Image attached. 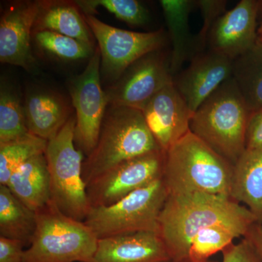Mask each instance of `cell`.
I'll return each mask as SVG.
<instances>
[{
  "mask_svg": "<svg viewBox=\"0 0 262 262\" xmlns=\"http://www.w3.org/2000/svg\"><path fill=\"white\" fill-rule=\"evenodd\" d=\"M257 222L246 206L229 196L202 192L168 194L160 213L159 233L172 261L188 259L191 244L201 231L222 226L244 237Z\"/></svg>",
  "mask_w": 262,
  "mask_h": 262,
  "instance_id": "1",
  "label": "cell"
},
{
  "mask_svg": "<svg viewBox=\"0 0 262 262\" xmlns=\"http://www.w3.org/2000/svg\"><path fill=\"white\" fill-rule=\"evenodd\" d=\"M233 170V164L190 130L165 152L163 180L168 194L202 192L230 198Z\"/></svg>",
  "mask_w": 262,
  "mask_h": 262,
  "instance_id": "2",
  "label": "cell"
},
{
  "mask_svg": "<svg viewBox=\"0 0 262 262\" xmlns=\"http://www.w3.org/2000/svg\"><path fill=\"white\" fill-rule=\"evenodd\" d=\"M250 115L235 81L231 77L194 112L190 130L234 165L246 149Z\"/></svg>",
  "mask_w": 262,
  "mask_h": 262,
  "instance_id": "3",
  "label": "cell"
},
{
  "mask_svg": "<svg viewBox=\"0 0 262 262\" xmlns=\"http://www.w3.org/2000/svg\"><path fill=\"white\" fill-rule=\"evenodd\" d=\"M162 150L149 130L142 112L110 106L103 118L99 138L82 165L86 185L119 164Z\"/></svg>",
  "mask_w": 262,
  "mask_h": 262,
  "instance_id": "4",
  "label": "cell"
},
{
  "mask_svg": "<svg viewBox=\"0 0 262 262\" xmlns=\"http://www.w3.org/2000/svg\"><path fill=\"white\" fill-rule=\"evenodd\" d=\"M37 227L22 262H87L98 237L84 222L67 216L50 201L36 212Z\"/></svg>",
  "mask_w": 262,
  "mask_h": 262,
  "instance_id": "5",
  "label": "cell"
},
{
  "mask_svg": "<svg viewBox=\"0 0 262 262\" xmlns=\"http://www.w3.org/2000/svg\"><path fill=\"white\" fill-rule=\"evenodd\" d=\"M76 117L48 141L46 156L51 182V201L67 216L84 222L91 207L82 176L83 153L75 143Z\"/></svg>",
  "mask_w": 262,
  "mask_h": 262,
  "instance_id": "6",
  "label": "cell"
},
{
  "mask_svg": "<svg viewBox=\"0 0 262 262\" xmlns=\"http://www.w3.org/2000/svg\"><path fill=\"white\" fill-rule=\"evenodd\" d=\"M168 195L163 178L159 179L113 205L91 208L84 222L98 239L159 232L160 215Z\"/></svg>",
  "mask_w": 262,
  "mask_h": 262,
  "instance_id": "7",
  "label": "cell"
},
{
  "mask_svg": "<svg viewBox=\"0 0 262 262\" xmlns=\"http://www.w3.org/2000/svg\"><path fill=\"white\" fill-rule=\"evenodd\" d=\"M101 52V74L118 80L133 63L141 58L160 51L166 44L163 29L136 32L116 28L103 23L94 15L84 16Z\"/></svg>",
  "mask_w": 262,
  "mask_h": 262,
  "instance_id": "8",
  "label": "cell"
},
{
  "mask_svg": "<svg viewBox=\"0 0 262 262\" xmlns=\"http://www.w3.org/2000/svg\"><path fill=\"white\" fill-rule=\"evenodd\" d=\"M101 62L98 48L83 72L71 80L69 85L76 111L75 145L86 157L97 144L108 104L106 91L101 87Z\"/></svg>",
  "mask_w": 262,
  "mask_h": 262,
  "instance_id": "9",
  "label": "cell"
},
{
  "mask_svg": "<svg viewBox=\"0 0 262 262\" xmlns=\"http://www.w3.org/2000/svg\"><path fill=\"white\" fill-rule=\"evenodd\" d=\"M165 152L157 150L119 164L87 185L91 208L108 206L163 178Z\"/></svg>",
  "mask_w": 262,
  "mask_h": 262,
  "instance_id": "10",
  "label": "cell"
},
{
  "mask_svg": "<svg viewBox=\"0 0 262 262\" xmlns=\"http://www.w3.org/2000/svg\"><path fill=\"white\" fill-rule=\"evenodd\" d=\"M173 82L170 60L161 50L152 52L133 63L106 91L108 103L141 111L155 95Z\"/></svg>",
  "mask_w": 262,
  "mask_h": 262,
  "instance_id": "11",
  "label": "cell"
},
{
  "mask_svg": "<svg viewBox=\"0 0 262 262\" xmlns=\"http://www.w3.org/2000/svg\"><path fill=\"white\" fill-rule=\"evenodd\" d=\"M233 60L211 50L198 53L173 84L193 113L226 80L232 77Z\"/></svg>",
  "mask_w": 262,
  "mask_h": 262,
  "instance_id": "12",
  "label": "cell"
},
{
  "mask_svg": "<svg viewBox=\"0 0 262 262\" xmlns=\"http://www.w3.org/2000/svg\"><path fill=\"white\" fill-rule=\"evenodd\" d=\"M261 2L242 0L222 15L213 26L208 41L210 50L232 60L242 56L257 43L256 19Z\"/></svg>",
  "mask_w": 262,
  "mask_h": 262,
  "instance_id": "13",
  "label": "cell"
},
{
  "mask_svg": "<svg viewBox=\"0 0 262 262\" xmlns=\"http://www.w3.org/2000/svg\"><path fill=\"white\" fill-rule=\"evenodd\" d=\"M164 152L190 131L193 113L173 83L159 91L141 110Z\"/></svg>",
  "mask_w": 262,
  "mask_h": 262,
  "instance_id": "14",
  "label": "cell"
},
{
  "mask_svg": "<svg viewBox=\"0 0 262 262\" xmlns=\"http://www.w3.org/2000/svg\"><path fill=\"white\" fill-rule=\"evenodd\" d=\"M42 3H16L2 15L0 21V61L32 70L35 63L31 48V34L42 9Z\"/></svg>",
  "mask_w": 262,
  "mask_h": 262,
  "instance_id": "15",
  "label": "cell"
},
{
  "mask_svg": "<svg viewBox=\"0 0 262 262\" xmlns=\"http://www.w3.org/2000/svg\"><path fill=\"white\" fill-rule=\"evenodd\" d=\"M158 232H141L98 239L94 256L87 262H170Z\"/></svg>",
  "mask_w": 262,
  "mask_h": 262,
  "instance_id": "16",
  "label": "cell"
},
{
  "mask_svg": "<svg viewBox=\"0 0 262 262\" xmlns=\"http://www.w3.org/2000/svg\"><path fill=\"white\" fill-rule=\"evenodd\" d=\"M24 110L29 133L47 141L58 134L71 117L67 103L49 91H34L29 94Z\"/></svg>",
  "mask_w": 262,
  "mask_h": 262,
  "instance_id": "17",
  "label": "cell"
},
{
  "mask_svg": "<svg viewBox=\"0 0 262 262\" xmlns=\"http://www.w3.org/2000/svg\"><path fill=\"white\" fill-rule=\"evenodd\" d=\"M172 44L170 70L173 77L179 73L184 62L198 54L195 37H193L189 18L193 8L192 0H161L160 1Z\"/></svg>",
  "mask_w": 262,
  "mask_h": 262,
  "instance_id": "18",
  "label": "cell"
},
{
  "mask_svg": "<svg viewBox=\"0 0 262 262\" xmlns=\"http://www.w3.org/2000/svg\"><path fill=\"white\" fill-rule=\"evenodd\" d=\"M11 192L30 209L39 211L51 201L46 154L29 160L15 170L7 184Z\"/></svg>",
  "mask_w": 262,
  "mask_h": 262,
  "instance_id": "19",
  "label": "cell"
},
{
  "mask_svg": "<svg viewBox=\"0 0 262 262\" xmlns=\"http://www.w3.org/2000/svg\"><path fill=\"white\" fill-rule=\"evenodd\" d=\"M230 198L262 222V149H246L234 165Z\"/></svg>",
  "mask_w": 262,
  "mask_h": 262,
  "instance_id": "20",
  "label": "cell"
},
{
  "mask_svg": "<svg viewBox=\"0 0 262 262\" xmlns=\"http://www.w3.org/2000/svg\"><path fill=\"white\" fill-rule=\"evenodd\" d=\"M37 227V213L19 201L7 186L0 185V237L32 242Z\"/></svg>",
  "mask_w": 262,
  "mask_h": 262,
  "instance_id": "21",
  "label": "cell"
},
{
  "mask_svg": "<svg viewBox=\"0 0 262 262\" xmlns=\"http://www.w3.org/2000/svg\"><path fill=\"white\" fill-rule=\"evenodd\" d=\"M77 8L75 3H43L35 23L37 32L52 31L93 46L91 29Z\"/></svg>",
  "mask_w": 262,
  "mask_h": 262,
  "instance_id": "22",
  "label": "cell"
},
{
  "mask_svg": "<svg viewBox=\"0 0 262 262\" xmlns=\"http://www.w3.org/2000/svg\"><path fill=\"white\" fill-rule=\"evenodd\" d=\"M232 78L250 113L262 110V44L256 43L233 61Z\"/></svg>",
  "mask_w": 262,
  "mask_h": 262,
  "instance_id": "23",
  "label": "cell"
},
{
  "mask_svg": "<svg viewBox=\"0 0 262 262\" xmlns=\"http://www.w3.org/2000/svg\"><path fill=\"white\" fill-rule=\"evenodd\" d=\"M47 140L28 136L0 145V185L6 186L12 174L20 165L37 155L46 154Z\"/></svg>",
  "mask_w": 262,
  "mask_h": 262,
  "instance_id": "24",
  "label": "cell"
},
{
  "mask_svg": "<svg viewBox=\"0 0 262 262\" xmlns=\"http://www.w3.org/2000/svg\"><path fill=\"white\" fill-rule=\"evenodd\" d=\"M30 134L25 110L18 95L7 86L0 91V145L22 139Z\"/></svg>",
  "mask_w": 262,
  "mask_h": 262,
  "instance_id": "25",
  "label": "cell"
},
{
  "mask_svg": "<svg viewBox=\"0 0 262 262\" xmlns=\"http://www.w3.org/2000/svg\"><path fill=\"white\" fill-rule=\"evenodd\" d=\"M75 3L85 15H94L98 8H104L117 18L134 27L149 23V10L137 0H80Z\"/></svg>",
  "mask_w": 262,
  "mask_h": 262,
  "instance_id": "26",
  "label": "cell"
},
{
  "mask_svg": "<svg viewBox=\"0 0 262 262\" xmlns=\"http://www.w3.org/2000/svg\"><path fill=\"white\" fill-rule=\"evenodd\" d=\"M35 39L43 51L67 61L83 59L94 53L93 46L52 31H38Z\"/></svg>",
  "mask_w": 262,
  "mask_h": 262,
  "instance_id": "27",
  "label": "cell"
},
{
  "mask_svg": "<svg viewBox=\"0 0 262 262\" xmlns=\"http://www.w3.org/2000/svg\"><path fill=\"white\" fill-rule=\"evenodd\" d=\"M237 237H239L238 234L234 231L222 226L205 229L192 239L188 259L195 262L208 261L215 253L222 252Z\"/></svg>",
  "mask_w": 262,
  "mask_h": 262,
  "instance_id": "28",
  "label": "cell"
},
{
  "mask_svg": "<svg viewBox=\"0 0 262 262\" xmlns=\"http://www.w3.org/2000/svg\"><path fill=\"white\" fill-rule=\"evenodd\" d=\"M194 5L201 11L203 20V27L195 37L198 53L203 51L213 26L227 12V2L225 0H196L194 1Z\"/></svg>",
  "mask_w": 262,
  "mask_h": 262,
  "instance_id": "29",
  "label": "cell"
},
{
  "mask_svg": "<svg viewBox=\"0 0 262 262\" xmlns=\"http://www.w3.org/2000/svg\"><path fill=\"white\" fill-rule=\"evenodd\" d=\"M222 253V262H262L253 245L244 237L238 244L229 245Z\"/></svg>",
  "mask_w": 262,
  "mask_h": 262,
  "instance_id": "30",
  "label": "cell"
},
{
  "mask_svg": "<svg viewBox=\"0 0 262 262\" xmlns=\"http://www.w3.org/2000/svg\"><path fill=\"white\" fill-rule=\"evenodd\" d=\"M246 149H262V110L250 115L246 132Z\"/></svg>",
  "mask_w": 262,
  "mask_h": 262,
  "instance_id": "31",
  "label": "cell"
},
{
  "mask_svg": "<svg viewBox=\"0 0 262 262\" xmlns=\"http://www.w3.org/2000/svg\"><path fill=\"white\" fill-rule=\"evenodd\" d=\"M25 246L20 241L0 237V262H22Z\"/></svg>",
  "mask_w": 262,
  "mask_h": 262,
  "instance_id": "32",
  "label": "cell"
},
{
  "mask_svg": "<svg viewBox=\"0 0 262 262\" xmlns=\"http://www.w3.org/2000/svg\"><path fill=\"white\" fill-rule=\"evenodd\" d=\"M244 237L253 245L262 258V222L253 224Z\"/></svg>",
  "mask_w": 262,
  "mask_h": 262,
  "instance_id": "33",
  "label": "cell"
},
{
  "mask_svg": "<svg viewBox=\"0 0 262 262\" xmlns=\"http://www.w3.org/2000/svg\"><path fill=\"white\" fill-rule=\"evenodd\" d=\"M258 37H262V22L261 25L259 26V27L258 28L257 30Z\"/></svg>",
  "mask_w": 262,
  "mask_h": 262,
  "instance_id": "34",
  "label": "cell"
},
{
  "mask_svg": "<svg viewBox=\"0 0 262 262\" xmlns=\"http://www.w3.org/2000/svg\"><path fill=\"white\" fill-rule=\"evenodd\" d=\"M170 262H195V261H191V260L187 259V260H184V261H171ZM203 262H218V261H211V260H208V261H203Z\"/></svg>",
  "mask_w": 262,
  "mask_h": 262,
  "instance_id": "35",
  "label": "cell"
},
{
  "mask_svg": "<svg viewBox=\"0 0 262 262\" xmlns=\"http://www.w3.org/2000/svg\"><path fill=\"white\" fill-rule=\"evenodd\" d=\"M257 42L258 43H261V44H262V37H258Z\"/></svg>",
  "mask_w": 262,
  "mask_h": 262,
  "instance_id": "36",
  "label": "cell"
}]
</instances>
